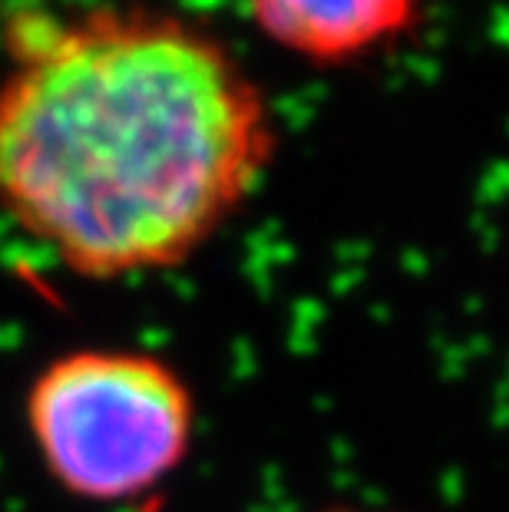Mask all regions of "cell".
I'll return each instance as SVG.
<instances>
[{
  "label": "cell",
  "mask_w": 509,
  "mask_h": 512,
  "mask_svg": "<svg viewBox=\"0 0 509 512\" xmlns=\"http://www.w3.org/2000/svg\"><path fill=\"white\" fill-rule=\"evenodd\" d=\"M37 4H43V0H0V24H4L7 17H14L20 10H30Z\"/></svg>",
  "instance_id": "cell-4"
},
{
  "label": "cell",
  "mask_w": 509,
  "mask_h": 512,
  "mask_svg": "<svg viewBox=\"0 0 509 512\" xmlns=\"http://www.w3.org/2000/svg\"><path fill=\"white\" fill-rule=\"evenodd\" d=\"M24 427L50 483L86 506L153 503L189 463L199 400L143 347H70L27 380Z\"/></svg>",
  "instance_id": "cell-2"
},
{
  "label": "cell",
  "mask_w": 509,
  "mask_h": 512,
  "mask_svg": "<svg viewBox=\"0 0 509 512\" xmlns=\"http://www.w3.org/2000/svg\"><path fill=\"white\" fill-rule=\"evenodd\" d=\"M275 159L265 90L199 20L37 4L0 24V215L70 275L182 268Z\"/></svg>",
  "instance_id": "cell-1"
},
{
  "label": "cell",
  "mask_w": 509,
  "mask_h": 512,
  "mask_svg": "<svg viewBox=\"0 0 509 512\" xmlns=\"http://www.w3.org/2000/svg\"><path fill=\"white\" fill-rule=\"evenodd\" d=\"M255 30L314 67H348L417 27L424 0H245Z\"/></svg>",
  "instance_id": "cell-3"
},
{
  "label": "cell",
  "mask_w": 509,
  "mask_h": 512,
  "mask_svg": "<svg viewBox=\"0 0 509 512\" xmlns=\"http://www.w3.org/2000/svg\"><path fill=\"white\" fill-rule=\"evenodd\" d=\"M318 512H391V509H364V506H328Z\"/></svg>",
  "instance_id": "cell-5"
}]
</instances>
